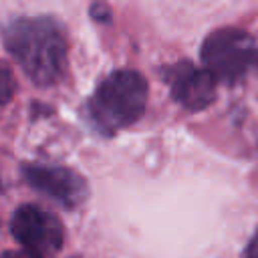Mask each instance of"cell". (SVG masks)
Segmentation results:
<instances>
[{
    "label": "cell",
    "mask_w": 258,
    "mask_h": 258,
    "mask_svg": "<svg viewBox=\"0 0 258 258\" xmlns=\"http://www.w3.org/2000/svg\"><path fill=\"white\" fill-rule=\"evenodd\" d=\"M147 91V81L137 71H115L93 93L89 115L101 131L127 127L145 113Z\"/></svg>",
    "instance_id": "obj_2"
},
{
    "label": "cell",
    "mask_w": 258,
    "mask_h": 258,
    "mask_svg": "<svg viewBox=\"0 0 258 258\" xmlns=\"http://www.w3.org/2000/svg\"><path fill=\"white\" fill-rule=\"evenodd\" d=\"M22 175L34 189L52 198L64 208H77L85 202L89 187L87 181L73 169L58 165H24Z\"/></svg>",
    "instance_id": "obj_5"
},
{
    "label": "cell",
    "mask_w": 258,
    "mask_h": 258,
    "mask_svg": "<svg viewBox=\"0 0 258 258\" xmlns=\"http://www.w3.org/2000/svg\"><path fill=\"white\" fill-rule=\"evenodd\" d=\"M12 236L32 252H54L62 244V224L60 220L32 204L20 206L10 222Z\"/></svg>",
    "instance_id": "obj_4"
},
{
    "label": "cell",
    "mask_w": 258,
    "mask_h": 258,
    "mask_svg": "<svg viewBox=\"0 0 258 258\" xmlns=\"http://www.w3.org/2000/svg\"><path fill=\"white\" fill-rule=\"evenodd\" d=\"M2 40L32 83L48 87L62 79L67 71V38L54 18H14L2 28Z\"/></svg>",
    "instance_id": "obj_1"
},
{
    "label": "cell",
    "mask_w": 258,
    "mask_h": 258,
    "mask_svg": "<svg viewBox=\"0 0 258 258\" xmlns=\"http://www.w3.org/2000/svg\"><path fill=\"white\" fill-rule=\"evenodd\" d=\"M167 81L173 99L189 111L206 109L216 99V79L204 67L191 62L173 64L167 73Z\"/></svg>",
    "instance_id": "obj_6"
},
{
    "label": "cell",
    "mask_w": 258,
    "mask_h": 258,
    "mask_svg": "<svg viewBox=\"0 0 258 258\" xmlns=\"http://www.w3.org/2000/svg\"><path fill=\"white\" fill-rule=\"evenodd\" d=\"M0 258H42V254L32 252L28 248H20V250H8V252H4Z\"/></svg>",
    "instance_id": "obj_8"
},
{
    "label": "cell",
    "mask_w": 258,
    "mask_h": 258,
    "mask_svg": "<svg viewBox=\"0 0 258 258\" xmlns=\"http://www.w3.org/2000/svg\"><path fill=\"white\" fill-rule=\"evenodd\" d=\"M204 69L218 81L236 83L258 69V42L240 28H220L202 44Z\"/></svg>",
    "instance_id": "obj_3"
},
{
    "label": "cell",
    "mask_w": 258,
    "mask_h": 258,
    "mask_svg": "<svg viewBox=\"0 0 258 258\" xmlns=\"http://www.w3.org/2000/svg\"><path fill=\"white\" fill-rule=\"evenodd\" d=\"M14 91H16L14 73H12L10 64L0 60V105H6L14 97Z\"/></svg>",
    "instance_id": "obj_7"
},
{
    "label": "cell",
    "mask_w": 258,
    "mask_h": 258,
    "mask_svg": "<svg viewBox=\"0 0 258 258\" xmlns=\"http://www.w3.org/2000/svg\"><path fill=\"white\" fill-rule=\"evenodd\" d=\"M244 258H258V232L252 236V240L248 242L246 250H244Z\"/></svg>",
    "instance_id": "obj_9"
}]
</instances>
